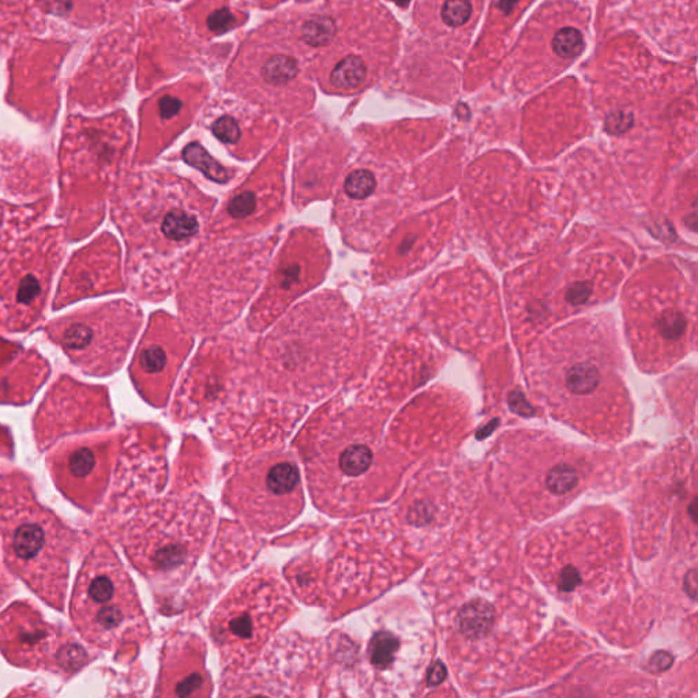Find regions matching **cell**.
Listing matches in <instances>:
<instances>
[{
	"label": "cell",
	"mask_w": 698,
	"mask_h": 698,
	"mask_svg": "<svg viewBox=\"0 0 698 698\" xmlns=\"http://www.w3.org/2000/svg\"><path fill=\"white\" fill-rule=\"evenodd\" d=\"M141 325V313L127 302H111L62 316L48 326V336L68 359L91 375L115 373Z\"/></svg>",
	"instance_id": "4"
},
{
	"label": "cell",
	"mask_w": 698,
	"mask_h": 698,
	"mask_svg": "<svg viewBox=\"0 0 698 698\" xmlns=\"http://www.w3.org/2000/svg\"><path fill=\"white\" fill-rule=\"evenodd\" d=\"M299 63L290 55H274L261 68V75L264 81L269 85L280 86L285 85L297 75Z\"/></svg>",
	"instance_id": "19"
},
{
	"label": "cell",
	"mask_w": 698,
	"mask_h": 698,
	"mask_svg": "<svg viewBox=\"0 0 698 698\" xmlns=\"http://www.w3.org/2000/svg\"><path fill=\"white\" fill-rule=\"evenodd\" d=\"M105 451V448L93 441L67 445L56 458L58 482L65 484V490L100 489L105 480L108 464Z\"/></svg>",
	"instance_id": "14"
},
{
	"label": "cell",
	"mask_w": 698,
	"mask_h": 698,
	"mask_svg": "<svg viewBox=\"0 0 698 698\" xmlns=\"http://www.w3.org/2000/svg\"><path fill=\"white\" fill-rule=\"evenodd\" d=\"M502 608L487 590L471 593L458 600V606L448 615V633L460 652L477 656L493 652L491 645L500 637Z\"/></svg>",
	"instance_id": "12"
},
{
	"label": "cell",
	"mask_w": 698,
	"mask_h": 698,
	"mask_svg": "<svg viewBox=\"0 0 698 698\" xmlns=\"http://www.w3.org/2000/svg\"><path fill=\"white\" fill-rule=\"evenodd\" d=\"M184 181L138 175L119 191L115 214L129 247V280L141 295L165 292L202 243L212 201Z\"/></svg>",
	"instance_id": "1"
},
{
	"label": "cell",
	"mask_w": 698,
	"mask_h": 698,
	"mask_svg": "<svg viewBox=\"0 0 698 698\" xmlns=\"http://www.w3.org/2000/svg\"><path fill=\"white\" fill-rule=\"evenodd\" d=\"M228 498L236 513L254 528L277 531L303 509L299 467L287 453L265 454L233 474Z\"/></svg>",
	"instance_id": "5"
},
{
	"label": "cell",
	"mask_w": 698,
	"mask_h": 698,
	"mask_svg": "<svg viewBox=\"0 0 698 698\" xmlns=\"http://www.w3.org/2000/svg\"><path fill=\"white\" fill-rule=\"evenodd\" d=\"M366 75L367 70L364 62L359 56L351 55L341 59L335 66L330 75V82L335 88L341 91H352L363 85Z\"/></svg>",
	"instance_id": "18"
},
{
	"label": "cell",
	"mask_w": 698,
	"mask_h": 698,
	"mask_svg": "<svg viewBox=\"0 0 698 698\" xmlns=\"http://www.w3.org/2000/svg\"><path fill=\"white\" fill-rule=\"evenodd\" d=\"M586 470L579 458L558 453L554 458H545L535 464V480L526 486L538 493L536 496L550 503L567 502L576 496L586 482Z\"/></svg>",
	"instance_id": "15"
},
{
	"label": "cell",
	"mask_w": 698,
	"mask_h": 698,
	"mask_svg": "<svg viewBox=\"0 0 698 698\" xmlns=\"http://www.w3.org/2000/svg\"><path fill=\"white\" fill-rule=\"evenodd\" d=\"M6 561L41 597L60 607L67 580L71 535L29 496H8L0 506Z\"/></svg>",
	"instance_id": "2"
},
{
	"label": "cell",
	"mask_w": 698,
	"mask_h": 698,
	"mask_svg": "<svg viewBox=\"0 0 698 698\" xmlns=\"http://www.w3.org/2000/svg\"><path fill=\"white\" fill-rule=\"evenodd\" d=\"M268 174H255L229 195L214 221V233L240 236L268 226L271 217L280 214L284 198V176L280 172L271 181H268Z\"/></svg>",
	"instance_id": "10"
},
{
	"label": "cell",
	"mask_w": 698,
	"mask_h": 698,
	"mask_svg": "<svg viewBox=\"0 0 698 698\" xmlns=\"http://www.w3.org/2000/svg\"><path fill=\"white\" fill-rule=\"evenodd\" d=\"M479 7V0H438L437 21L444 32H465L474 22Z\"/></svg>",
	"instance_id": "17"
},
{
	"label": "cell",
	"mask_w": 698,
	"mask_h": 698,
	"mask_svg": "<svg viewBox=\"0 0 698 698\" xmlns=\"http://www.w3.org/2000/svg\"><path fill=\"white\" fill-rule=\"evenodd\" d=\"M0 649L11 663L33 670L71 671L86 654L74 642H60L55 629L23 605H15L0 615Z\"/></svg>",
	"instance_id": "6"
},
{
	"label": "cell",
	"mask_w": 698,
	"mask_h": 698,
	"mask_svg": "<svg viewBox=\"0 0 698 698\" xmlns=\"http://www.w3.org/2000/svg\"><path fill=\"white\" fill-rule=\"evenodd\" d=\"M161 330L152 318L150 332L142 340L133 363V377L139 390L156 406L165 401L176 371L184 359L190 340L186 337L171 316L161 314Z\"/></svg>",
	"instance_id": "7"
},
{
	"label": "cell",
	"mask_w": 698,
	"mask_h": 698,
	"mask_svg": "<svg viewBox=\"0 0 698 698\" xmlns=\"http://www.w3.org/2000/svg\"><path fill=\"white\" fill-rule=\"evenodd\" d=\"M71 618L86 641L104 649L142 629L145 618L136 588L111 548L97 545L86 558L74 588Z\"/></svg>",
	"instance_id": "3"
},
{
	"label": "cell",
	"mask_w": 698,
	"mask_h": 698,
	"mask_svg": "<svg viewBox=\"0 0 698 698\" xmlns=\"http://www.w3.org/2000/svg\"><path fill=\"white\" fill-rule=\"evenodd\" d=\"M183 103L175 96H164L158 100L157 112L161 120L171 122L181 115Z\"/></svg>",
	"instance_id": "23"
},
{
	"label": "cell",
	"mask_w": 698,
	"mask_h": 698,
	"mask_svg": "<svg viewBox=\"0 0 698 698\" xmlns=\"http://www.w3.org/2000/svg\"><path fill=\"white\" fill-rule=\"evenodd\" d=\"M212 133L226 145H236L242 138V130L239 123L232 116L226 115L219 117L212 124Z\"/></svg>",
	"instance_id": "22"
},
{
	"label": "cell",
	"mask_w": 698,
	"mask_h": 698,
	"mask_svg": "<svg viewBox=\"0 0 698 698\" xmlns=\"http://www.w3.org/2000/svg\"><path fill=\"white\" fill-rule=\"evenodd\" d=\"M337 474L348 479L364 476L374 463V451L370 444L359 438L344 439V445L335 453Z\"/></svg>",
	"instance_id": "16"
},
{
	"label": "cell",
	"mask_w": 698,
	"mask_h": 698,
	"mask_svg": "<svg viewBox=\"0 0 698 698\" xmlns=\"http://www.w3.org/2000/svg\"><path fill=\"white\" fill-rule=\"evenodd\" d=\"M551 384V396L557 404L579 419L607 397L611 368L600 355H567V361L557 366V380Z\"/></svg>",
	"instance_id": "11"
},
{
	"label": "cell",
	"mask_w": 698,
	"mask_h": 698,
	"mask_svg": "<svg viewBox=\"0 0 698 698\" xmlns=\"http://www.w3.org/2000/svg\"><path fill=\"white\" fill-rule=\"evenodd\" d=\"M268 608L266 602L246 600L245 596L235 600L231 595L226 603L217 608L212 622L213 634L223 649L246 652L255 645L258 647L271 619Z\"/></svg>",
	"instance_id": "13"
},
{
	"label": "cell",
	"mask_w": 698,
	"mask_h": 698,
	"mask_svg": "<svg viewBox=\"0 0 698 698\" xmlns=\"http://www.w3.org/2000/svg\"><path fill=\"white\" fill-rule=\"evenodd\" d=\"M184 160L197 168H200L206 175L213 178L216 181H228L232 175H229L223 167H220L214 160L206 153V150L198 143L188 145L183 152Z\"/></svg>",
	"instance_id": "21"
},
{
	"label": "cell",
	"mask_w": 698,
	"mask_h": 698,
	"mask_svg": "<svg viewBox=\"0 0 698 698\" xmlns=\"http://www.w3.org/2000/svg\"><path fill=\"white\" fill-rule=\"evenodd\" d=\"M336 34V23L328 15H311L300 27V37L307 46H328Z\"/></svg>",
	"instance_id": "20"
},
{
	"label": "cell",
	"mask_w": 698,
	"mask_h": 698,
	"mask_svg": "<svg viewBox=\"0 0 698 698\" xmlns=\"http://www.w3.org/2000/svg\"><path fill=\"white\" fill-rule=\"evenodd\" d=\"M235 17L231 14L226 8L223 10H216L207 20V25L212 32L214 33H226V30L232 29L235 26Z\"/></svg>",
	"instance_id": "24"
},
{
	"label": "cell",
	"mask_w": 698,
	"mask_h": 698,
	"mask_svg": "<svg viewBox=\"0 0 698 698\" xmlns=\"http://www.w3.org/2000/svg\"><path fill=\"white\" fill-rule=\"evenodd\" d=\"M328 252L326 248L316 254V257H300V229L293 233L291 247L287 245L277 262L271 276V283L268 291L261 297V302H268V304L258 309V313H252L251 325L255 328L259 319L264 316L261 328L266 326V321H271L293 299L300 296L309 288L314 287L323 277L328 266ZM259 302V303H261Z\"/></svg>",
	"instance_id": "9"
},
{
	"label": "cell",
	"mask_w": 698,
	"mask_h": 698,
	"mask_svg": "<svg viewBox=\"0 0 698 698\" xmlns=\"http://www.w3.org/2000/svg\"><path fill=\"white\" fill-rule=\"evenodd\" d=\"M412 633L381 625L373 631L364 649L366 676H373L374 685L404 687L412 685L427 660L425 645L411 638Z\"/></svg>",
	"instance_id": "8"
}]
</instances>
